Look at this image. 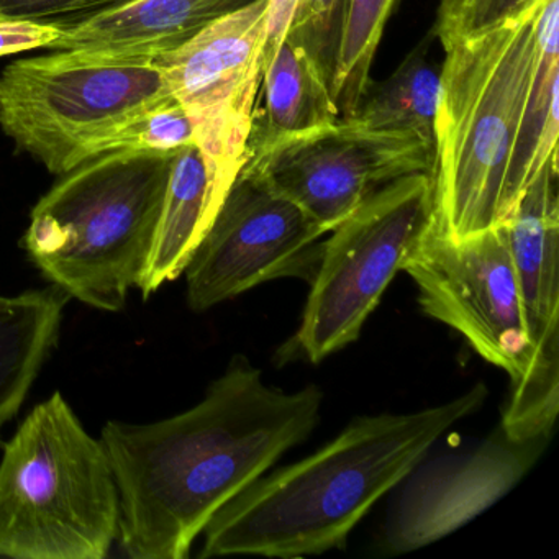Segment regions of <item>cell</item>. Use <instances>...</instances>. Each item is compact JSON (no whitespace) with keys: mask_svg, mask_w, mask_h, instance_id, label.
Segmentation results:
<instances>
[{"mask_svg":"<svg viewBox=\"0 0 559 559\" xmlns=\"http://www.w3.org/2000/svg\"><path fill=\"white\" fill-rule=\"evenodd\" d=\"M322 389L286 392L235 355L205 397L175 417L103 428L120 499L119 538L133 559H185L212 516L319 425Z\"/></svg>","mask_w":559,"mask_h":559,"instance_id":"6da1fadb","label":"cell"},{"mask_svg":"<svg viewBox=\"0 0 559 559\" xmlns=\"http://www.w3.org/2000/svg\"><path fill=\"white\" fill-rule=\"evenodd\" d=\"M486 399L480 382L433 407L356 418L316 453L263 474L225 503L202 532L201 558L294 559L345 548L376 502Z\"/></svg>","mask_w":559,"mask_h":559,"instance_id":"7a4b0ae2","label":"cell"},{"mask_svg":"<svg viewBox=\"0 0 559 559\" xmlns=\"http://www.w3.org/2000/svg\"><path fill=\"white\" fill-rule=\"evenodd\" d=\"M546 0L444 48L435 119L431 230L448 240L502 224L515 205L512 162L535 81Z\"/></svg>","mask_w":559,"mask_h":559,"instance_id":"3957f363","label":"cell"},{"mask_svg":"<svg viewBox=\"0 0 559 559\" xmlns=\"http://www.w3.org/2000/svg\"><path fill=\"white\" fill-rule=\"evenodd\" d=\"M173 155L106 153L37 202L24 248L55 287L104 312L123 309L152 257Z\"/></svg>","mask_w":559,"mask_h":559,"instance_id":"277c9868","label":"cell"},{"mask_svg":"<svg viewBox=\"0 0 559 559\" xmlns=\"http://www.w3.org/2000/svg\"><path fill=\"white\" fill-rule=\"evenodd\" d=\"M120 499L103 441L55 392L22 421L0 461V556L104 559Z\"/></svg>","mask_w":559,"mask_h":559,"instance_id":"5b68a950","label":"cell"},{"mask_svg":"<svg viewBox=\"0 0 559 559\" xmlns=\"http://www.w3.org/2000/svg\"><path fill=\"white\" fill-rule=\"evenodd\" d=\"M402 271L417 284L425 316L456 330L477 355L510 376L503 433L515 441L551 437L559 368L543 365L530 338L503 225L463 240L430 228Z\"/></svg>","mask_w":559,"mask_h":559,"instance_id":"8992f818","label":"cell"},{"mask_svg":"<svg viewBox=\"0 0 559 559\" xmlns=\"http://www.w3.org/2000/svg\"><path fill=\"white\" fill-rule=\"evenodd\" d=\"M152 60L60 51L22 58L0 74V127L57 176L129 120L171 100Z\"/></svg>","mask_w":559,"mask_h":559,"instance_id":"52a82bcc","label":"cell"},{"mask_svg":"<svg viewBox=\"0 0 559 559\" xmlns=\"http://www.w3.org/2000/svg\"><path fill=\"white\" fill-rule=\"evenodd\" d=\"M433 178L417 173L395 179L359 205L323 240L299 330L283 348L284 361L319 365L361 335L431 227Z\"/></svg>","mask_w":559,"mask_h":559,"instance_id":"ba28073f","label":"cell"},{"mask_svg":"<svg viewBox=\"0 0 559 559\" xmlns=\"http://www.w3.org/2000/svg\"><path fill=\"white\" fill-rule=\"evenodd\" d=\"M329 231L263 176L243 166L186 267L188 304L205 312L270 283H312Z\"/></svg>","mask_w":559,"mask_h":559,"instance_id":"9c48e42d","label":"cell"},{"mask_svg":"<svg viewBox=\"0 0 559 559\" xmlns=\"http://www.w3.org/2000/svg\"><path fill=\"white\" fill-rule=\"evenodd\" d=\"M266 11L267 0H257L152 60L173 99L191 117L195 145L230 186L248 162Z\"/></svg>","mask_w":559,"mask_h":559,"instance_id":"30bf717a","label":"cell"},{"mask_svg":"<svg viewBox=\"0 0 559 559\" xmlns=\"http://www.w3.org/2000/svg\"><path fill=\"white\" fill-rule=\"evenodd\" d=\"M245 166L330 234L379 189L433 171V150L415 136L379 132L349 119L253 150Z\"/></svg>","mask_w":559,"mask_h":559,"instance_id":"8fae6325","label":"cell"},{"mask_svg":"<svg viewBox=\"0 0 559 559\" xmlns=\"http://www.w3.org/2000/svg\"><path fill=\"white\" fill-rule=\"evenodd\" d=\"M548 441H513L499 427L476 453L414 484L389 530L388 548L412 551L466 525L525 477Z\"/></svg>","mask_w":559,"mask_h":559,"instance_id":"7c38bea8","label":"cell"},{"mask_svg":"<svg viewBox=\"0 0 559 559\" xmlns=\"http://www.w3.org/2000/svg\"><path fill=\"white\" fill-rule=\"evenodd\" d=\"M502 225L530 338L539 361L559 368L558 159L532 179Z\"/></svg>","mask_w":559,"mask_h":559,"instance_id":"4fadbf2b","label":"cell"},{"mask_svg":"<svg viewBox=\"0 0 559 559\" xmlns=\"http://www.w3.org/2000/svg\"><path fill=\"white\" fill-rule=\"evenodd\" d=\"M253 2L257 0H132L80 21L57 24L60 38L50 48L153 60Z\"/></svg>","mask_w":559,"mask_h":559,"instance_id":"5bb4252c","label":"cell"},{"mask_svg":"<svg viewBox=\"0 0 559 559\" xmlns=\"http://www.w3.org/2000/svg\"><path fill=\"white\" fill-rule=\"evenodd\" d=\"M230 188L198 145L173 155L152 257L139 286L145 299L185 274Z\"/></svg>","mask_w":559,"mask_h":559,"instance_id":"9a60e30c","label":"cell"},{"mask_svg":"<svg viewBox=\"0 0 559 559\" xmlns=\"http://www.w3.org/2000/svg\"><path fill=\"white\" fill-rule=\"evenodd\" d=\"M258 100L248 153L342 120L325 78L306 50L287 37L263 68Z\"/></svg>","mask_w":559,"mask_h":559,"instance_id":"2e32d148","label":"cell"},{"mask_svg":"<svg viewBox=\"0 0 559 559\" xmlns=\"http://www.w3.org/2000/svg\"><path fill=\"white\" fill-rule=\"evenodd\" d=\"M68 299L55 286L0 296V447L2 428L19 414L57 346Z\"/></svg>","mask_w":559,"mask_h":559,"instance_id":"e0dca14e","label":"cell"},{"mask_svg":"<svg viewBox=\"0 0 559 559\" xmlns=\"http://www.w3.org/2000/svg\"><path fill=\"white\" fill-rule=\"evenodd\" d=\"M433 40L431 32L384 83L371 84L353 119L379 132L415 136L433 150L441 83V64L433 57Z\"/></svg>","mask_w":559,"mask_h":559,"instance_id":"ac0fdd59","label":"cell"},{"mask_svg":"<svg viewBox=\"0 0 559 559\" xmlns=\"http://www.w3.org/2000/svg\"><path fill=\"white\" fill-rule=\"evenodd\" d=\"M559 0H546L539 19V55L528 106L512 162L513 198L558 159Z\"/></svg>","mask_w":559,"mask_h":559,"instance_id":"d6986e66","label":"cell"},{"mask_svg":"<svg viewBox=\"0 0 559 559\" xmlns=\"http://www.w3.org/2000/svg\"><path fill=\"white\" fill-rule=\"evenodd\" d=\"M399 0H348L332 94L340 119L356 116L371 87V68Z\"/></svg>","mask_w":559,"mask_h":559,"instance_id":"ffe728a7","label":"cell"},{"mask_svg":"<svg viewBox=\"0 0 559 559\" xmlns=\"http://www.w3.org/2000/svg\"><path fill=\"white\" fill-rule=\"evenodd\" d=\"M189 145H195L194 123L188 112L171 99L129 120L94 143L84 162L114 152L171 155Z\"/></svg>","mask_w":559,"mask_h":559,"instance_id":"44dd1931","label":"cell"},{"mask_svg":"<svg viewBox=\"0 0 559 559\" xmlns=\"http://www.w3.org/2000/svg\"><path fill=\"white\" fill-rule=\"evenodd\" d=\"M348 0H300L287 38L306 50L329 83L335 80Z\"/></svg>","mask_w":559,"mask_h":559,"instance_id":"7402d4cb","label":"cell"},{"mask_svg":"<svg viewBox=\"0 0 559 559\" xmlns=\"http://www.w3.org/2000/svg\"><path fill=\"white\" fill-rule=\"evenodd\" d=\"M535 0H440L433 35L441 47L497 27Z\"/></svg>","mask_w":559,"mask_h":559,"instance_id":"603a6c76","label":"cell"},{"mask_svg":"<svg viewBox=\"0 0 559 559\" xmlns=\"http://www.w3.org/2000/svg\"><path fill=\"white\" fill-rule=\"evenodd\" d=\"M129 2L132 0H0V22L64 24Z\"/></svg>","mask_w":559,"mask_h":559,"instance_id":"cb8c5ba5","label":"cell"},{"mask_svg":"<svg viewBox=\"0 0 559 559\" xmlns=\"http://www.w3.org/2000/svg\"><path fill=\"white\" fill-rule=\"evenodd\" d=\"M60 27L41 22H0V58L50 48L60 38Z\"/></svg>","mask_w":559,"mask_h":559,"instance_id":"d4e9b609","label":"cell"},{"mask_svg":"<svg viewBox=\"0 0 559 559\" xmlns=\"http://www.w3.org/2000/svg\"><path fill=\"white\" fill-rule=\"evenodd\" d=\"M300 0H267L266 44L263 51V68L270 63L280 45L286 38Z\"/></svg>","mask_w":559,"mask_h":559,"instance_id":"484cf974","label":"cell"}]
</instances>
